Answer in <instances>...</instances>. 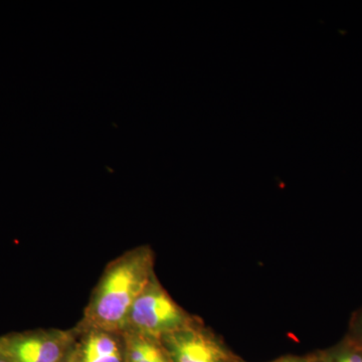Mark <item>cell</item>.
Instances as JSON below:
<instances>
[{
  "label": "cell",
  "mask_w": 362,
  "mask_h": 362,
  "mask_svg": "<svg viewBox=\"0 0 362 362\" xmlns=\"http://www.w3.org/2000/svg\"><path fill=\"white\" fill-rule=\"evenodd\" d=\"M156 256L149 246H138L112 259L95 286L78 325L122 332L131 307L146 288Z\"/></svg>",
  "instance_id": "obj_1"
},
{
  "label": "cell",
  "mask_w": 362,
  "mask_h": 362,
  "mask_svg": "<svg viewBox=\"0 0 362 362\" xmlns=\"http://www.w3.org/2000/svg\"><path fill=\"white\" fill-rule=\"evenodd\" d=\"M271 362H311L309 357L284 356Z\"/></svg>",
  "instance_id": "obj_10"
},
{
  "label": "cell",
  "mask_w": 362,
  "mask_h": 362,
  "mask_svg": "<svg viewBox=\"0 0 362 362\" xmlns=\"http://www.w3.org/2000/svg\"><path fill=\"white\" fill-rule=\"evenodd\" d=\"M126 362H171L160 339L122 331Z\"/></svg>",
  "instance_id": "obj_6"
},
{
  "label": "cell",
  "mask_w": 362,
  "mask_h": 362,
  "mask_svg": "<svg viewBox=\"0 0 362 362\" xmlns=\"http://www.w3.org/2000/svg\"><path fill=\"white\" fill-rule=\"evenodd\" d=\"M171 362H238L199 319L160 338Z\"/></svg>",
  "instance_id": "obj_4"
},
{
  "label": "cell",
  "mask_w": 362,
  "mask_h": 362,
  "mask_svg": "<svg viewBox=\"0 0 362 362\" xmlns=\"http://www.w3.org/2000/svg\"><path fill=\"white\" fill-rule=\"evenodd\" d=\"M195 320L176 303L156 275L131 307L123 331L160 339Z\"/></svg>",
  "instance_id": "obj_2"
},
{
  "label": "cell",
  "mask_w": 362,
  "mask_h": 362,
  "mask_svg": "<svg viewBox=\"0 0 362 362\" xmlns=\"http://www.w3.org/2000/svg\"><path fill=\"white\" fill-rule=\"evenodd\" d=\"M59 362H81L80 358H78L77 347H76V341L71 345L70 349L66 352L65 356L59 359Z\"/></svg>",
  "instance_id": "obj_9"
},
{
  "label": "cell",
  "mask_w": 362,
  "mask_h": 362,
  "mask_svg": "<svg viewBox=\"0 0 362 362\" xmlns=\"http://www.w3.org/2000/svg\"><path fill=\"white\" fill-rule=\"evenodd\" d=\"M81 362H126L122 333L76 326Z\"/></svg>",
  "instance_id": "obj_5"
},
{
  "label": "cell",
  "mask_w": 362,
  "mask_h": 362,
  "mask_svg": "<svg viewBox=\"0 0 362 362\" xmlns=\"http://www.w3.org/2000/svg\"><path fill=\"white\" fill-rule=\"evenodd\" d=\"M311 362H362V349L346 337L335 346L309 357Z\"/></svg>",
  "instance_id": "obj_7"
},
{
  "label": "cell",
  "mask_w": 362,
  "mask_h": 362,
  "mask_svg": "<svg viewBox=\"0 0 362 362\" xmlns=\"http://www.w3.org/2000/svg\"><path fill=\"white\" fill-rule=\"evenodd\" d=\"M77 338V329L14 331L0 335V346L11 362H59Z\"/></svg>",
  "instance_id": "obj_3"
},
{
  "label": "cell",
  "mask_w": 362,
  "mask_h": 362,
  "mask_svg": "<svg viewBox=\"0 0 362 362\" xmlns=\"http://www.w3.org/2000/svg\"><path fill=\"white\" fill-rule=\"evenodd\" d=\"M0 362H11L9 357L6 356V352L1 349V346H0Z\"/></svg>",
  "instance_id": "obj_11"
},
{
  "label": "cell",
  "mask_w": 362,
  "mask_h": 362,
  "mask_svg": "<svg viewBox=\"0 0 362 362\" xmlns=\"http://www.w3.org/2000/svg\"><path fill=\"white\" fill-rule=\"evenodd\" d=\"M346 338L362 349V307L352 316Z\"/></svg>",
  "instance_id": "obj_8"
}]
</instances>
